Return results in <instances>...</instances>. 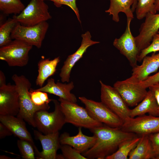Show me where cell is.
I'll return each instance as SVG.
<instances>
[{
    "label": "cell",
    "mask_w": 159,
    "mask_h": 159,
    "mask_svg": "<svg viewBox=\"0 0 159 159\" xmlns=\"http://www.w3.org/2000/svg\"><path fill=\"white\" fill-rule=\"evenodd\" d=\"M90 130L96 137V141L92 147L82 154L89 159H105L115 152L122 143L139 136L104 124Z\"/></svg>",
    "instance_id": "cell-1"
},
{
    "label": "cell",
    "mask_w": 159,
    "mask_h": 159,
    "mask_svg": "<svg viewBox=\"0 0 159 159\" xmlns=\"http://www.w3.org/2000/svg\"><path fill=\"white\" fill-rule=\"evenodd\" d=\"M18 93L19 100V110L16 117L23 119L29 124L36 127L34 117L35 113L39 110H48L49 104L37 106L32 101L29 91L32 85L29 80L24 75L14 74L11 77Z\"/></svg>",
    "instance_id": "cell-2"
},
{
    "label": "cell",
    "mask_w": 159,
    "mask_h": 159,
    "mask_svg": "<svg viewBox=\"0 0 159 159\" xmlns=\"http://www.w3.org/2000/svg\"><path fill=\"white\" fill-rule=\"evenodd\" d=\"M58 101L66 123H69L78 127L85 128L90 130L103 125L92 118L85 108L79 105L76 103L60 98Z\"/></svg>",
    "instance_id": "cell-3"
},
{
    "label": "cell",
    "mask_w": 159,
    "mask_h": 159,
    "mask_svg": "<svg viewBox=\"0 0 159 159\" xmlns=\"http://www.w3.org/2000/svg\"><path fill=\"white\" fill-rule=\"evenodd\" d=\"M52 101L54 105V111L49 112L47 110H40L34 115L36 127L44 134L59 132L66 123L59 102L55 99H52Z\"/></svg>",
    "instance_id": "cell-4"
},
{
    "label": "cell",
    "mask_w": 159,
    "mask_h": 159,
    "mask_svg": "<svg viewBox=\"0 0 159 159\" xmlns=\"http://www.w3.org/2000/svg\"><path fill=\"white\" fill-rule=\"evenodd\" d=\"M32 47L22 41L14 39L0 47V59L6 62L10 67L24 66L28 63L29 52Z\"/></svg>",
    "instance_id": "cell-5"
},
{
    "label": "cell",
    "mask_w": 159,
    "mask_h": 159,
    "mask_svg": "<svg viewBox=\"0 0 159 159\" xmlns=\"http://www.w3.org/2000/svg\"><path fill=\"white\" fill-rule=\"evenodd\" d=\"M48 9L44 1L31 0L20 14L12 18L22 25L34 26L51 18Z\"/></svg>",
    "instance_id": "cell-6"
},
{
    "label": "cell",
    "mask_w": 159,
    "mask_h": 159,
    "mask_svg": "<svg viewBox=\"0 0 159 159\" xmlns=\"http://www.w3.org/2000/svg\"><path fill=\"white\" fill-rule=\"evenodd\" d=\"M79 99L95 120L112 127H121L123 123L122 120L101 102H97L84 97H79Z\"/></svg>",
    "instance_id": "cell-7"
},
{
    "label": "cell",
    "mask_w": 159,
    "mask_h": 159,
    "mask_svg": "<svg viewBox=\"0 0 159 159\" xmlns=\"http://www.w3.org/2000/svg\"><path fill=\"white\" fill-rule=\"evenodd\" d=\"M49 27L47 21L32 26H24L18 22L11 37L12 39L21 40L39 49L42 46Z\"/></svg>",
    "instance_id": "cell-8"
},
{
    "label": "cell",
    "mask_w": 159,
    "mask_h": 159,
    "mask_svg": "<svg viewBox=\"0 0 159 159\" xmlns=\"http://www.w3.org/2000/svg\"><path fill=\"white\" fill-rule=\"evenodd\" d=\"M101 102L118 116L123 122L130 117V109L119 92L113 87L100 80Z\"/></svg>",
    "instance_id": "cell-9"
},
{
    "label": "cell",
    "mask_w": 159,
    "mask_h": 159,
    "mask_svg": "<svg viewBox=\"0 0 159 159\" xmlns=\"http://www.w3.org/2000/svg\"><path fill=\"white\" fill-rule=\"evenodd\" d=\"M123 131L140 136L159 132V117L151 115L129 117L120 128Z\"/></svg>",
    "instance_id": "cell-10"
},
{
    "label": "cell",
    "mask_w": 159,
    "mask_h": 159,
    "mask_svg": "<svg viewBox=\"0 0 159 159\" xmlns=\"http://www.w3.org/2000/svg\"><path fill=\"white\" fill-rule=\"evenodd\" d=\"M127 18L126 26L124 32L119 38L115 39L113 44L120 53L126 57L130 65L133 68L137 65V58L140 52L135 37L130 30V24L132 19Z\"/></svg>",
    "instance_id": "cell-11"
},
{
    "label": "cell",
    "mask_w": 159,
    "mask_h": 159,
    "mask_svg": "<svg viewBox=\"0 0 159 159\" xmlns=\"http://www.w3.org/2000/svg\"><path fill=\"white\" fill-rule=\"evenodd\" d=\"M140 25L138 34L135 37L139 52L150 44L154 35L159 30V13H148Z\"/></svg>",
    "instance_id": "cell-12"
},
{
    "label": "cell",
    "mask_w": 159,
    "mask_h": 159,
    "mask_svg": "<svg viewBox=\"0 0 159 159\" xmlns=\"http://www.w3.org/2000/svg\"><path fill=\"white\" fill-rule=\"evenodd\" d=\"M113 87L119 92L126 104L128 106H137L146 96L148 91L138 83H133L125 80L118 81Z\"/></svg>",
    "instance_id": "cell-13"
},
{
    "label": "cell",
    "mask_w": 159,
    "mask_h": 159,
    "mask_svg": "<svg viewBox=\"0 0 159 159\" xmlns=\"http://www.w3.org/2000/svg\"><path fill=\"white\" fill-rule=\"evenodd\" d=\"M19 110L18 93L14 85L0 87V115L17 116Z\"/></svg>",
    "instance_id": "cell-14"
},
{
    "label": "cell",
    "mask_w": 159,
    "mask_h": 159,
    "mask_svg": "<svg viewBox=\"0 0 159 159\" xmlns=\"http://www.w3.org/2000/svg\"><path fill=\"white\" fill-rule=\"evenodd\" d=\"M82 40L81 45L73 54L68 56L61 69L59 76L62 82H69L72 69L76 63L82 57L83 54L90 47L100 43L91 39L90 33L87 31L81 35Z\"/></svg>",
    "instance_id": "cell-15"
},
{
    "label": "cell",
    "mask_w": 159,
    "mask_h": 159,
    "mask_svg": "<svg viewBox=\"0 0 159 159\" xmlns=\"http://www.w3.org/2000/svg\"><path fill=\"white\" fill-rule=\"evenodd\" d=\"M35 137L39 140L42 145V150L35 153L36 158L40 159H56L57 150L60 149L61 144L59 132L43 135L36 130H34Z\"/></svg>",
    "instance_id": "cell-16"
},
{
    "label": "cell",
    "mask_w": 159,
    "mask_h": 159,
    "mask_svg": "<svg viewBox=\"0 0 159 159\" xmlns=\"http://www.w3.org/2000/svg\"><path fill=\"white\" fill-rule=\"evenodd\" d=\"M153 53L151 56H145L141 65L132 68L131 76L125 80L138 83L145 80L151 74L157 72L159 68V53Z\"/></svg>",
    "instance_id": "cell-17"
},
{
    "label": "cell",
    "mask_w": 159,
    "mask_h": 159,
    "mask_svg": "<svg viewBox=\"0 0 159 159\" xmlns=\"http://www.w3.org/2000/svg\"><path fill=\"white\" fill-rule=\"evenodd\" d=\"M59 140L61 144L69 145L82 154L93 146L97 137L94 135L89 136L84 134L82 127H79L76 135L71 136L68 133L64 132L59 136Z\"/></svg>",
    "instance_id": "cell-18"
},
{
    "label": "cell",
    "mask_w": 159,
    "mask_h": 159,
    "mask_svg": "<svg viewBox=\"0 0 159 159\" xmlns=\"http://www.w3.org/2000/svg\"><path fill=\"white\" fill-rule=\"evenodd\" d=\"M74 87V83L72 81L67 84L59 82L56 83L54 80L51 78L47 80L46 85L34 90L53 94L64 100L76 103L77 99L76 97L71 92Z\"/></svg>",
    "instance_id": "cell-19"
},
{
    "label": "cell",
    "mask_w": 159,
    "mask_h": 159,
    "mask_svg": "<svg viewBox=\"0 0 159 159\" xmlns=\"http://www.w3.org/2000/svg\"><path fill=\"white\" fill-rule=\"evenodd\" d=\"M24 120L12 115H0V121L6 126L19 139L27 140L35 145L32 136L28 130Z\"/></svg>",
    "instance_id": "cell-20"
},
{
    "label": "cell",
    "mask_w": 159,
    "mask_h": 159,
    "mask_svg": "<svg viewBox=\"0 0 159 159\" xmlns=\"http://www.w3.org/2000/svg\"><path fill=\"white\" fill-rule=\"evenodd\" d=\"M158 105L153 92L149 90L143 99L135 107L130 109V117L134 118L148 113L149 115L159 116Z\"/></svg>",
    "instance_id": "cell-21"
},
{
    "label": "cell",
    "mask_w": 159,
    "mask_h": 159,
    "mask_svg": "<svg viewBox=\"0 0 159 159\" xmlns=\"http://www.w3.org/2000/svg\"><path fill=\"white\" fill-rule=\"evenodd\" d=\"M60 61L59 57L52 60L49 59H42L38 63V75L36 84L42 87L45 81L54 75L56 71L57 67Z\"/></svg>",
    "instance_id": "cell-22"
},
{
    "label": "cell",
    "mask_w": 159,
    "mask_h": 159,
    "mask_svg": "<svg viewBox=\"0 0 159 159\" xmlns=\"http://www.w3.org/2000/svg\"><path fill=\"white\" fill-rule=\"evenodd\" d=\"M110 7L105 12L112 16L113 21L118 22L120 20L119 14L122 12L125 14L127 18L133 19V12L131 6L134 2V0H109Z\"/></svg>",
    "instance_id": "cell-23"
},
{
    "label": "cell",
    "mask_w": 159,
    "mask_h": 159,
    "mask_svg": "<svg viewBox=\"0 0 159 159\" xmlns=\"http://www.w3.org/2000/svg\"><path fill=\"white\" fill-rule=\"evenodd\" d=\"M128 157L130 159H153L152 148L148 135L140 136L139 142L130 152Z\"/></svg>",
    "instance_id": "cell-24"
},
{
    "label": "cell",
    "mask_w": 159,
    "mask_h": 159,
    "mask_svg": "<svg viewBox=\"0 0 159 159\" xmlns=\"http://www.w3.org/2000/svg\"><path fill=\"white\" fill-rule=\"evenodd\" d=\"M140 138L138 136L127 140L122 143L117 150L112 154L107 156L106 159H127L129 153L136 146Z\"/></svg>",
    "instance_id": "cell-25"
},
{
    "label": "cell",
    "mask_w": 159,
    "mask_h": 159,
    "mask_svg": "<svg viewBox=\"0 0 159 159\" xmlns=\"http://www.w3.org/2000/svg\"><path fill=\"white\" fill-rule=\"evenodd\" d=\"M156 0H134L132 5L133 11L135 10L137 18L140 20L145 18L149 13H156L155 2Z\"/></svg>",
    "instance_id": "cell-26"
},
{
    "label": "cell",
    "mask_w": 159,
    "mask_h": 159,
    "mask_svg": "<svg viewBox=\"0 0 159 159\" xmlns=\"http://www.w3.org/2000/svg\"><path fill=\"white\" fill-rule=\"evenodd\" d=\"M21 0H0V10L4 14L16 15L25 8Z\"/></svg>",
    "instance_id": "cell-27"
},
{
    "label": "cell",
    "mask_w": 159,
    "mask_h": 159,
    "mask_svg": "<svg viewBox=\"0 0 159 159\" xmlns=\"http://www.w3.org/2000/svg\"><path fill=\"white\" fill-rule=\"evenodd\" d=\"M18 22L14 19L9 18L0 26V47L6 45L12 41L11 35Z\"/></svg>",
    "instance_id": "cell-28"
},
{
    "label": "cell",
    "mask_w": 159,
    "mask_h": 159,
    "mask_svg": "<svg viewBox=\"0 0 159 159\" xmlns=\"http://www.w3.org/2000/svg\"><path fill=\"white\" fill-rule=\"evenodd\" d=\"M17 145L23 158H35V151L38 149L35 145L27 140L19 139L17 141Z\"/></svg>",
    "instance_id": "cell-29"
},
{
    "label": "cell",
    "mask_w": 159,
    "mask_h": 159,
    "mask_svg": "<svg viewBox=\"0 0 159 159\" xmlns=\"http://www.w3.org/2000/svg\"><path fill=\"white\" fill-rule=\"evenodd\" d=\"M29 93L32 101L37 106H43L49 104L50 102L52 101V99L49 98L46 92L31 88Z\"/></svg>",
    "instance_id": "cell-30"
},
{
    "label": "cell",
    "mask_w": 159,
    "mask_h": 159,
    "mask_svg": "<svg viewBox=\"0 0 159 159\" xmlns=\"http://www.w3.org/2000/svg\"><path fill=\"white\" fill-rule=\"evenodd\" d=\"M158 51H159V30L153 36L149 45L140 52L137 57V61L141 62L148 54Z\"/></svg>",
    "instance_id": "cell-31"
},
{
    "label": "cell",
    "mask_w": 159,
    "mask_h": 159,
    "mask_svg": "<svg viewBox=\"0 0 159 159\" xmlns=\"http://www.w3.org/2000/svg\"><path fill=\"white\" fill-rule=\"evenodd\" d=\"M60 149L64 159H87L69 145L61 144Z\"/></svg>",
    "instance_id": "cell-32"
},
{
    "label": "cell",
    "mask_w": 159,
    "mask_h": 159,
    "mask_svg": "<svg viewBox=\"0 0 159 159\" xmlns=\"http://www.w3.org/2000/svg\"><path fill=\"white\" fill-rule=\"evenodd\" d=\"M43 1L49 0L54 2V4L57 7L61 6L62 5H65L70 7L75 14L77 18L80 22L81 21L80 19L79 11L77 7L76 1V0H43Z\"/></svg>",
    "instance_id": "cell-33"
},
{
    "label": "cell",
    "mask_w": 159,
    "mask_h": 159,
    "mask_svg": "<svg viewBox=\"0 0 159 159\" xmlns=\"http://www.w3.org/2000/svg\"><path fill=\"white\" fill-rule=\"evenodd\" d=\"M152 148L153 159H159V132L148 135Z\"/></svg>",
    "instance_id": "cell-34"
},
{
    "label": "cell",
    "mask_w": 159,
    "mask_h": 159,
    "mask_svg": "<svg viewBox=\"0 0 159 159\" xmlns=\"http://www.w3.org/2000/svg\"><path fill=\"white\" fill-rule=\"evenodd\" d=\"M158 82L159 72L153 75L148 76L145 80L138 83L141 86L147 89L151 85Z\"/></svg>",
    "instance_id": "cell-35"
},
{
    "label": "cell",
    "mask_w": 159,
    "mask_h": 159,
    "mask_svg": "<svg viewBox=\"0 0 159 159\" xmlns=\"http://www.w3.org/2000/svg\"><path fill=\"white\" fill-rule=\"evenodd\" d=\"M13 134L10 130L4 125L0 122V139L4 138L7 136L12 135Z\"/></svg>",
    "instance_id": "cell-36"
},
{
    "label": "cell",
    "mask_w": 159,
    "mask_h": 159,
    "mask_svg": "<svg viewBox=\"0 0 159 159\" xmlns=\"http://www.w3.org/2000/svg\"><path fill=\"white\" fill-rule=\"evenodd\" d=\"M153 93L158 105V112L159 115V82L155 83L148 87Z\"/></svg>",
    "instance_id": "cell-37"
},
{
    "label": "cell",
    "mask_w": 159,
    "mask_h": 159,
    "mask_svg": "<svg viewBox=\"0 0 159 159\" xmlns=\"http://www.w3.org/2000/svg\"><path fill=\"white\" fill-rule=\"evenodd\" d=\"M6 79L4 72L0 71V87L6 85Z\"/></svg>",
    "instance_id": "cell-38"
},
{
    "label": "cell",
    "mask_w": 159,
    "mask_h": 159,
    "mask_svg": "<svg viewBox=\"0 0 159 159\" xmlns=\"http://www.w3.org/2000/svg\"><path fill=\"white\" fill-rule=\"evenodd\" d=\"M155 8L156 11H159V0H156L155 2Z\"/></svg>",
    "instance_id": "cell-39"
},
{
    "label": "cell",
    "mask_w": 159,
    "mask_h": 159,
    "mask_svg": "<svg viewBox=\"0 0 159 159\" xmlns=\"http://www.w3.org/2000/svg\"><path fill=\"white\" fill-rule=\"evenodd\" d=\"M14 158H11L5 155H0V159H13Z\"/></svg>",
    "instance_id": "cell-40"
},
{
    "label": "cell",
    "mask_w": 159,
    "mask_h": 159,
    "mask_svg": "<svg viewBox=\"0 0 159 159\" xmlns=\"http://www.w3.org/2000/svg\"><path fill=\"white\" fill-rule=\"evenodd\" d=\"M56 159H64V158L62 154H57Z\"/></svg>",
    "instance_id": "cell-41"
}]
</instances>
